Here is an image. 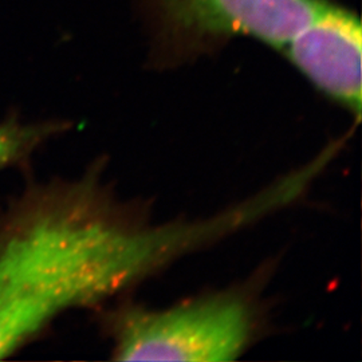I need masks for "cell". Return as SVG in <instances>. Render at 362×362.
I'll use <instances>...</instances> for the list:
<instances>
[{
    "label": "cell",
    "mask_w": 362,
    "mask_h": 362,
    "mask_svg": "<svg viewBox=\"0 0 362 362\" xmlns=\"http://www.w3.org/2000/svg\"><path fill=\"white\" fill-rule=\"evenodd\" d=\"M218 221L146 231L101 218L85 185H33L0 216V358L199 243Z\"/></svg>",
    "instance_id": "obj_1"
},
{
    "label": "cell",
    "mask_w": 362,
    "mask_h": 362,
    "mask_svg": "<svg viewBox=\"0 0 362 362\" xmlns=\"http://www.w3.org/2000/svg\"><path fill=\"white\" fill-rule=\"evenodd\" d=\"M251 321L236 298H209L165 311H133L119 325L118 361H233Z\"/></svg>",
    "instance_id": "obj_2"
},
{
    "label": "cell",
    "mask_w": 362,
    "mask_h": 362,
    "mask_svg": "<svg viewBox=\"0 0 362 362\" xmlns=\"http://www.w3.org/2000/svg\"><path fill=\"white\" fill-rule=\"evenodd\" d=\"M281 52L318 90L360 117L362 30L357 15L326 0Z\"/></svg>",
    "instance_id": "obj_3"
},
{
    "label": "cell",
    "mask_w": 362,
    "mask_h": 362,
    "mask_svg": "<svg viewBox=\"0 0 362 362\" xmlns=\"http://www.w3.org/2000/svg\"><path fill=\"white\" fill-rule=\"evenodd\" d=\"M170 23L197 35H243L282 50L326 0H158Z\"/></svg>",
    "instance_id": "obj_4"
},
{
    "label": "cell",
    "mask_w": 362,
    "mask_h": 362,
    "mask_svg": "<svg viewBox=\"0 0 362 362\" xmlns=\"http://www.w3.org/2000/svg\"><path fill=\"white\" fill-rule=\"evenodd\" d=\"M58 127L55 124H23L18 121L0 124V169L27 158Z\"/></svg>",
    "instance_id": "obj_5"
}]
</instances>
